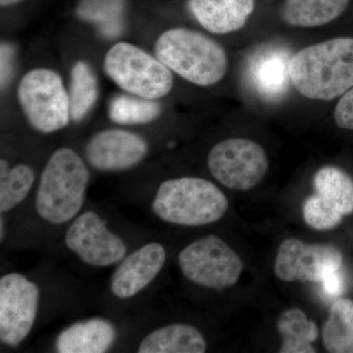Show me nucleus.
Here are the masks:
<instances>
[{
  "label": "nucleus",
  "instance_id": "obj_14",
  "mask_svg": "<svg viewBox=\"0 0 353 353\" xmlns=\"http://www.w3.org/2000/svg\"><path fill=\"white\" fill-rule=\"evenodd\" d=\"M188 6L206 31L228 34L245 27L254 12L255 0H189Z\"/></svg>",
  "mask_w": 353,
  "mask_h": 353
},
{
  "label": "nucleus",
  "instance_id": "obj_6",
  "mask_svg": "<svg viewBox=\"0 0 353 353\" xmlns=\"http://www.w3.org/2000/svg\"><path fill=\"white\" fill-rule=\"evenodd\" d=\"M17 97L28 122L36 131L50 134L69 124V92L61 77L53 70L28 72L18 85Z\"/></svg>",
  "mask_w": 353,
  "mask_h": 353
},
{
  "label": "nucleus",
  "instance_id": "obj_24",
  "mask_svg": "<svg viewBox=\"0 0 353 353\" xmlns=\"http://www.w3.org/2000/svg\"><path fill=\"white\" fill-rule=\"evenodd\" d=\"M34 182L31 167L20 164L9 168L6 160L0 161V211L15 208L29 194Z\"/></svg>",
  "mask_w": 353,
  "mask_h": 353
},
{
  "label": "nucleus",
  "instance_id": "obj_15",
  "mask_svg": "<svg viewBox=\"0 0 353 353\" xmlns=\"http://www.w3.org/2000/svg\"><path fill=\"white\" fill-rule=\"evenodd\" d=\"M116 340L113 325L101 318L76 323L58 336L59 353H103Z\"/></svg>",
  "mask_w": 353,
  "mask_h": 353
},
{
  "label": "nucleus",
  "instance_id": "obj_10",
  "mask_svg": "<svg viewBox=\"0 0 353 353\" xmlns=\"http://www.w3.org/2000/svg\"><path fill=\"white\" fill-rule=\"evenodd\" d=\"M341 263L343 254L334 245H308L290 238L279 246L274 271L283 282H322L328 274L339 270Z\"/></svg>",
  "mask_w": 353,
  "mask_h": 353
},
{
  "label": "nucleus",
  "instance_id": "obj_5",
  "mask_svg": "<svg viewBox=\"0 0 353 353\" xmlns=\"http://www.w3.org/2000/svg\"><path fill=\"white\" fill-rule=\"evenodd\" d=\"M104 71L118 87L143 99L157 101L173 88L171 70L132 43L114 44L104 58Z\"/></svg>",
  "mask_w": 353,
  "mask_h": 353
},
{
  "label": "nucleus",
  "instance_id": "obj_4",
  "mask_svg": "<svg viewBox=\"0 0 353 353\" xmlns=\"http://www.w3.org/2000/svg\"><path fill=\"white\" fill-rule=\"evenodd\" d=\"M224 192L205 179L181 176L158 188L152 210L160 219L180 226L199 227L217 222L226 214Z\"/></svg>",
  "mask_w": 353,
  "mask_h": 353
},
{
  "label": "nucleus",
  "instance_id": "obj_20",
  "mask_svg": "<svg viewBox=\"0 0 353 353\" xmlns=\"http://www.w3.org/2000/svg\"><path fill=\"white\" fill-rule=\"evenodd\" d=\"M290 57L279 51L259 55L253 62L252 82L259 92L267 99H278L290 85Z\"/></svg>",
  "mask_w": 353,
  "mask_h": 353
},
{
  "label": "nucleus",
  "instance_id": "obj_9",
  "mask_svg": "<svg viewBox=\"0 0 353 353\" xmlns=\"http://www.w3.org/2000/svg\"><path fill=\"white\" fill-rule=\"evenodd\" d=\"M38 285L19 273L0 279V340L16 347L30 334L38 313Z\"/></svg>",
  "mask_w": 353,
  "mask_h": 353
},
{
  "label": "nucleus",
  "instance_id": "obj_1",
  "mask_svg": "<svg viewBox=\"0 0 353 353\" xmlns=\"http://www.w3.org/2000/svg\"><path fill=\"white\" fill-rule=\"evenodd\" d=\"M290 85L301 97L332 101L353 88V38L339 37L305 46L290 57Z\"/></svg>",
  "mask_w": 353,
  "mask_h": 353
},
{
  "label": "nucleus",
  "instance_id": "obj_2",
  "mask_svg": "<svg viewBox=\"0 0 353 353\" xmlns=\"http://www.w3.org/2000/svg\"><path fill=\"white\" fill-rule=\"evenodd\" d=\"M155 55L172 72L199 87H211L226 76L229 59L214 39L185 28H174L160 34Z\"/></svg>",
  "mask_w": 353,
  "mask_h": 353
},
{
  "label": "nucleus",
  "instance_id": "obj_22",
  "mask_svg": "<svg viewBox=\"0 0 353 353\" xmlns=\"http://www.w3.org/2000/svg\"><path fill=\"white\" fill-rule=\"evenodd\" d=\"M329 352L353 353V301L341 299L332 305L322 332Z\"/></svg>",
  "mask_w": 353,
  "mask_h": 353
},
{
  "label": "nucleus",
  "instance_id": "obj_17",
  "mask_svg": "<svg viewBox=\"0 0 353 353\" xmlns=\"http://www.w3.org/2000/svg\"><path fill=\"white\" fill-rule=\"evenodd\" d=\"M350 3V0H285L281 17L290 27H322L340 18Z\"/></svg>",
  "mask_w": 353,
  "mask_h": 353
},
{
  "label": "nucleus",
  "instance_id": "obj_29",
  "mask_svg": "<svg viewBox=\"0 0 353 353\" xmlns=\"http://www.w3.org/2000/svg\"><path fill=\"white\" fill-rule=\"evenodd\" d=\"M322 282L329 296H338L343 292V279L340 269L328 274Z\"/></svg>",
  "mask_w": 353,
  "mask_h": 353
},
{
  "label": "nucleus",
  "instance_id": "obj_13",
  "mask_svg": "<svg viewBox=\"0 0 353 353\" xmlns=\"http://www.w3.org/2000/svg\"><path fill=\"white\" fill-rule=\"evenodd\" d=\"M167 253L163 245L150 243L123 259L111 279V292L116 297L127 299L138 294L163 268Z\"/></svg>",
  "mask_w": 353,
  "mask_h": 353
},
{
  "label": "nucleus",
  "instance_id": "obj_11",
  "mask_svg": "<svg viewBox=\"0 0 353 353\" xmlns=\"http://www.w3.org/2000/svg\"><path fill=\"white\" fill-rule=\"evenodd\" d=\"M65 243L83 263L94 267L111 266L125 259L127 245L109 231L106 223L94 211L79 216L65 234Z\"/></svg>",
  "mask_w": 353,
  "mask_h": 353
},
{
  "label": "nucleus",
  "instance_id": "obj_26",
  "mask_svg": "<svg viewBox=\"0 0 353 353\" xmlns=\"http://www.w3.org/2000/svg\"><path fill=\"white\" fill-rule=\"evenodd\" d=\"M303 217L308 226L318 231H326L338 226L343 216L316 194L304 202Z\"/></svg>",
  "mask_w": 353,
  "mask_h": 353
},
{
  "label": "nucleus",
  "instance_id": "obj_25",
  "mask_svg": "<svg viewBox=\"0 0 353 353\" xmlns=\"http://www.w3.org/2000/svg\"><path fill=\"white\" fill-rule=\"evenodd\" d=\"M159 114L157 101L130 94L117 95L109 106V117L120 125L145 124L157 119Z\"/></svg>",
  "mask_w": 353,
  "mask_h": 353
},
{
  "label": "nucleus",
  "instance_id": "obj_23",
  "mask_svg": "<svg viewBox=\"0 0 353 353\" xmlns=\"http://www.w3.org/2000/svg\"><path fill=\"white\" fill-rule=\"evenodd\" d=\"M99 97L97 76L88 64L77 62L72 68L69 99L71 119L80 122L94 108Z\"/></svg>",
  "mask_w": 353,
  "mask_h": 353
},
{
  "label": "nucleus",
  "instance_id": "obj_8",
  "mask_svg": "<svg viewBox=\"0 0 353 353\" xmlns=\"http://www.w3.org/2000/svg\"><path fill=\"white\" fill-rule=\"evenodd\" d=\"M211 175L224 187L239 192L252 190L269 169L267 153L256 141L231 138L220 141L208 153Z\"/></svg>",
  "mask_w": 353,
  "mask_h": 353
},
{
  "label": "nucleus",
  "instance_id": "obj_18",
  "mask_svg": "<svg viewBox=\"0 0 353 353\" xmlns=\"http://www.w3.org/2000/svg\"><path fill=\"white\" fill-rule=\"evenodd\" d=\"M127 7L128 0H80L75 12L104 38L117 39L126 28Z\"/></svg>",
  "mask_w": 353,
  "mask_h": 353
},
{
  "label": "nucleus",
  "instance_id": "obj_21",
  "mask_svg": "<svg viewBox=\"0 0 353 353\" xmlns=\"http://www.w3.org/2000/svg\"><path fill=\"white\" fill-rule=\"evenodd\" d=\"M316 194L343 216L353 212V179L338 167L325 166L314 176Z\"/></svg>",
  "mask_w": 353,
  "mask_h": 353
},
{
  "label": "nucleus",
  "instance_id": "obj_19",
  "mask_svg": "<svg viewBox=\"0 0 353 353\" xmlns=\"http://www.w3.org/2000/svg\"><path fill=\"white\" fill-rule=\"evenodd\" d=\"M277 329L283 343L281 353H315L313 343L318 339V327L299 308L285 310L278 318Z\"/></svg>",
  "mask_w": 353,
  "mask_h": 353
},
{
  "label": "nucleus",
  "instance_id": "obj_7",
  "mask_svg": "<svg viewBox=\"0 0 353 353\" xmlns=\"http://www.w3.org/2000/svg\"><path fill=\"white\" fill-rule=\"evenodd\" d=\"M179 266L188 280L201 287L224 290L238 283L243 262L226 241L208 234L183 248Z\"/></svg>",
  "mask_w": 353,
  "mask_h": 353
},
{
  "label": "nucleus",
  "instance_id": "obj_30",
  "mask_svg": "<svg viewBox=\"0 0 353 353\" xmlns=\"http://www.w3.org/2000/svg\"><path fill=\"white\" fill-rule=\"evenodd\" d=\"M24 0H0V4L2 7H8L15 6V4L20 3Z\"/></svg>",
  "mask_w": 353,
  "mask_h": 353
},
{
  "label": "nucleus",
  "instance_id": "obj_12",
  "mask_svg": "<svg viewBox=\"0 0 353 353\" xmlns=\"http://www.w3.org/2000/svg\"><path fill=\"white\" fill-rule=\"evenodd\" d=\"M148 143L125 130H104L94 134L85 148L88 163L101 171L126 170L148 154Z\"/></svg>",
  "mask_w": 353,
  "mask_h": 353
},
{
  "label": "nucleus",
  "instance_id": "obj_16",
  "mask_svg": "<svg viewBox=\"0 0 353 353\" xmlns=\"http://www.w3.org/2000/svg\"><path fill=\"white\" fill-rule=\"evenodd\" d=\"M208 343L203 334L189 324H171L143 339L139 353H203Z\"/></svg>",
  "mask_w": 353,
  "mask_h": 353
},
{
  "label": "nucleus",
  "instance_id": "obj_31",
  "mask_svg": "<svg viewBox=\"0 0 353 353\" xmlns=\"http://www.w3.org/2000/svg\"><path fill=\"white\" fill-rule=\"evenodd\" d=\"M3 227H4V221H3V218L1 217V223H0V228H1V229H0V239H1V241H3V236H4V229H3Z\"/></svg>",
  "mask_w": 353,
  "mask_h": 353
},
{
  "label": "nucleus",
  "instance_id": "obj_28",
  "mask_svg": "<svg viewBox=\"0 0 353 353\" xmlns=\"http://www.w3.org/2000/svg\"><path fill=\"white\" fill-rule=\"evenodd\" d=\"M13 50L8 43H1V87L9 82L12 73Z\"/></svg>",
  "mask_w": 353,
  "mask_h": 353
},
{
  "label": "nucleus",
  "instance_id": "obj_27",
  "mask_svg": "<svg viewBox=\"0 0 353 353\" xmlns=\"http://www.w3.org/2000/svg\"><path fill=\"white\" fill-rule=\"evenodd\" d=\"M334 120L340 129L353 131V88L339 99L334 110Z\"/></svg>",
  "mask_w": 353,
  "mask_h": 353
},
{
  "label": "nucleus",
  "instance_id": "obj_3",
  "mask_svg": "<svg viewBox=\"0 0 353 353\" xmlns=\"http://www.w3.org/2000/svg\"><path fill=\"white\" fill-rule=\"evenodd\" d=\"M90 172L78 153L62 148L44 167L36 196L39 217L50 224L69 222L83 208Z\"/></svg>",
  "mask_w": 353,
  "mask_h": 353
}]
</instances>
